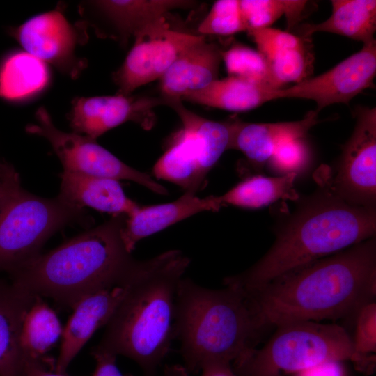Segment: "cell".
<instances>
[{
  "instance_id": "6da1fadb",
  "label": "cell",
  "mask_w": 376,
  "mask_h": 376,
  "mask_svg": "<svg viewBox=\"0 0 376 376\" xmlns=\"http://www.w3.org/2000/svg\"><path fill=\"white\" fill-rule=\"evenodd\" d=\"M242 293L258 336L287 323L357 315L376 294L375 237Z\"/></svg>"
},
{
  "instance_id": "7a4b0ae2",
  "label": "cell",
  "mask_w": 376,
  "mask_h": 376,
  "mask_svg": "<svg viewBox=\"0 0 376 376\" xmlns=\"http://www.w3.org/2000/svg\"><path fill=\"white\" fill-rule=\"evenodd\" d=\"M275 232L269 250L253 265L226 277L224 285L249 293L319 259L375 237L376 207L351 204L331 189L329 178Z\"/></svg>"
},
{
  "instance_id": "3957f363",
  "label": "cell",
  "mask_w": 376,
  "mask_h": 376,
  "mask_svg": "<svg viewBox=\"0 0 376 376\" xmlns=\"http://www.w3.org/2000/svg\"><path fill=\"white\" fill-rule=\"evenodd\" d=\"M125 214L36 256L9 273L10 282L33 296L48 297L70 308L84 297L134 276L145 260L125 248L122 229Z\"/></svg>"
},
{
  "instance_id": "277c9868",
  "label": "cell",
  "mask_w": 376,
  "mask_h": 376,
  "mask_svg": "<svg viewBox=\"0 0 376 376\" xmlns=\"http://www.w3.org/2000/svg\"><path fill=\"white\" fill-rule=\"evenodd\" d=\"M190 263L179 250H169L147 260L93 350L135 361L145 376H154L174 338L178 284Z\"/></svg>"
},
{
  "instance_id": "5b68a950",
  "label": "cell",
  "mask_w": 376,
  "mask_h": 376,
  "mask_svg": "<svg viewBox=\"0 0 376 376\" xmlns=\"http://www.w3.org/2000/svg\"><path fill=\"white\" fill-rule=\"evenodd\" d=\"M173 333L189 373L209 364H230L255 348L258 338L241 290L210 289L184 277L176 290Z\"/></svg>"
},
{
  "instance_id": "8992f818",
  "label": "cell",
  "mask_w": 376,
  "mask_h": 376,
  "mask_svg": "<svg viewBox=\"0 0 376 376\" xmlns=\"http://www.w3.org/2000/svg\"><path fill=\"white\" fill-rule=\"evenodd\" d=\"M260 349L233 361L241 376H285L329 361L356 359L352 338L343 327L315 321L284 324Z\"/></svg>"
},
{
  "instance_id": "52a82bcc",
  "label": "cell",
  "mask_w": 376,
  "mask_h": 376,
  "mask_svg": "<svg viewBox=\"0 0 376 376\" xmlns=\"http://www.w3.org/2000/svg\"><path fill=\"white\" fill-rule=\"evenodd\" d=\"M83 209L58 196L41 198L22 187L0 205V272L8 273L40 253L57 230L81 221Z\"/></svg>"
},
{
  "instance_id": "ba28073f",
  "label": "cell",
  "mask_w": 376,
  "mask_h": 376,
  "mask_svg": "<svg viewBox=\"0 0 376 376\" xmlns=\"http://www.w3.org/2000/svg\"><path fill=\"white\" fill-rule=\"evenodd\" d=\"M165 104L176 112L182 126L170 137L165 152L154 165L153 174L196 194L228 150L229 128L226 121L211 120L191 111L180 100Z\"/></svg>"
},
{
  "instance_id": "9c48e42d",
  "label": "cell",
  "mask_w": 376,
  "mask_h": 376,
  "mask_svg": "<svg viewBox=\"0 0 376 376\" xmlns=\"http://www.w3.org/2000/svg\"><path fill=\"white\" fill-rule=\"evenodd\" d=\"M36 118L37 123L27 125L26 132L42 136L49 142L63 171L117 180H130L155 193L168 194L165 187L156 182L150 174L123 163L99 145L96 140L58 129L45 107H41L37 110Z\"/></svg>"
},
{
  "instance_id": "30bf717a",
  "label": "cell",
  "mask_w": 376,
  "mask_h": 376,
  "mask_svg": "<svg viewBox=\"0 0 376 376\" xmlns=\"http://www.w3.org/2000/svg\"><path fill=\"white\" fill-rule=\"evenodd\" d=\"M134 37L133 47L113 75L119 95H130L137 88L159 79L184 51L204 38L171 29L165 17Z\"/></svg>"
},
{
  "instance_id": "8fae6325",
  "label": "cell",
  "mask_w": 376,
  "mask_h": 376,
  "mask_svg": "<svg viewBox=\"0 0 376 376\" xmlns=\"http://www.w3.org/2000/svg\"><path fill=\"white\" fill-rule=\"evenodd\" d=\"M356 123L345 143L338 170L329 182L334 191L345 201L359 206L376 204V109H355Z\"/></svg>"
},
{
  "instance_id": "7c38bea8",
  "label": "cell",
  "mask_w": 376,
  "mask_h": 376,
  "mask_svg": "<svg viewBox=\"0 0 376 376\" xmlns=\"http://www.w3.org/2000/svg\"><path fill=\"white\" fill-rule=\"evenodd\" d=\"M376 74L375 40L363 45L359 52L327 72L308 78L292 86L275 90L272 100L299 98L315 102V111L333 104H348L358 94L373 86Z\"/></svg>"
},
{
  "instance_id": "4fadbf2b",
  "label": "cell",
  "mask_w": 376,
  "mask_h": 376,
  "mask_svg": "<svg viewBox=\"0 0 376 376\" xmlns=\"http://www.w3.org/2000/svg\"><path fill=\"white\" fill-rule=\"evenodd\" d=\"M78 26L56 9L30 18L14 30V36L25 52L75 79L86 65L75 54L83 38Z\"/></svg>"
},
{
  "instance_id": "5bb4252c",
  "label": "cell",
  "mask_w": 376,
  "mask_h": 376,
  "mask_svg": "<svg viewBox=\"0 0 376 376\" xmlns=\"http://www.w3.org/2000/svg\"><path fill=\"white\" fill-rule=\"evenodd\" d=\"M164 104L162 98L109 95L77 97L72 102L70 124L74 132L96 140L125 122L148 130L154 124L152 109Z\"/></svg>"
},
{
  "instance_id": "9a60e30c",
  "label": "cell",
  "mask_w": 376,
  "mask_h": 376,
  "mask_svg": "<svg viewBox=\"0 0 376 376\" xmlns=\"http://www.w3.org/2000/svg\"><path fill=\"white\" fill-rule=\"evenodd\" d=\"M104 288L79 299L72 308V313L63 329L61 343L55 371L65 373L68 366L93 334L105 326L124 297L134 279Z\"/></svg>"
},
{
  "instance_id": "2e32d148",
  "label": "cell",
  "mask_w": 376,
  "mask_h": 376,
  "mask_svg": "<svg viewBox=\"0 0 376 376\" xmlns=\"http://www.w3.org/2000/svg\"><path fill=\"white\" fill-rule=\"evenodd\" d=\"M318 112L310 111L299 120L253 123L239 119L226 121L230 132L228 149L241 151L249 164L260 169L281 143L300 139L319 123Z\"/></svg>"
},
{
  "instance_id": "e0dca14e",
  "label": "cell",
  "mask_w": 376,
  "mask_h": 376,
  "mask_svg": "<svg viewBox=\"0 0 376 376\" xmlns=\"http://www.w3.org/2000/svg\"><path fill=\"white\" fill-rule=\"evenodd\" d=\"M221 53L216 44L206 42L205 38L184 51L159 79L164 104L218 79Z\"/></svg>"
},
{
  "instance_id": "ac0fdd59",
  "label": "cell",
  "mask_w": 376,
  "mask_h": 376,
  "mask_svg": "<svg viewBox=\"0 0 376 376\" xmlns=\"http://www.w3.org/2000/svg\"><path fill=\"white\" fill-rule=\"evenodd\" d=\"M221 208L217 196L200 198L190 192L170 203L139 205L126 215L122 239L127 251L132 253L141 240L198 212H217Z\"/></svg>"
},
{
  "instance_id": "d6986e66",
  "label": "cell",
  "mask_w": 376,
  "mask_h": 376,
  "mask_svg": "<svg viewBox=\"0 0 376 376\" xmlns=\"http://www.w3.org/2000/svg\"><path fill=\"white\" fill-rule=\"evenodd\" d=\"M61 176L58 196L73 206L89 207L113 216L128 215L139 206L125 195L119 180L67 171Z\"/></svg>"
},
{
  "instance_id": "ffe728a7",
  "label": "cell",
  "mask_w": 376,
  "mask_h": 376,
  "mask_svg": "<svg viewBox=\"0 0 376 376\" xmlns=\"http://www.w3.org/2000/svg\"><path fill=\"white\" fill-rule=\"evenodd\" d=\"M35 297L0 279V376H24L21 328Z\"/></svg>"
},
{
  "instance_id": "44dd1931",
  "label": "cell",
  "mask_w": 376,
  "mask_h": 376,
  "mask_svg": "<svg viewBox=\"0 0 376 376\" xmlns=\"http://www.w3.org/2000/svg\"><path fill=\"white\" fill-rule=\"evenodd\" d=\"M275 90L264 84L228 76L185 94L180 100L226 111H246L272 100Z\"/></svg>"
},
{
  "instance_id": "7402d4cb",
  "label": "cell",
  "mask_w": 376,
  "mask_h": 376,
  "mask_svg": "<svg viewBox=\"0 0 376 376\" xmlns=\"http://www.w3.org/2000/svg\"><path fill=\"white\" fill-rule=\"evenodd\" d=\"M331 16L319 24L301 27L302 36L311 38L317 32L343 36L363 45L375 40L376 30L375 0H332Z\"/></svg>"
},
{
  "instance_id": "603a6c76",
  "label": "cell",
  "mask_w": 376,
  "mask_h": 376,
  "mask_svg": "<svg viewBox=\"0 0 376 376\" xmlns=\"http://www.w3.org/2000/svg\"><path fill=\"white\" fill-rule=\"evenodd\" d=\"M194 3L184 0H109L95 1V5L123 37L128 38L164 18L171 10L187 8Z\"/></svg>"
},
{
  "instance_id": "cb8c5ba5",
  "label": "cell",
  "mask_w": 376,
  "mask_h": 376,
  "mask_svg": "<svg viewBox=\"0 0 376 376\" xmlns=\"http://www.w3.org/2000/svg\"><path fill=\"white\" fill-rule=\"evenodd\" d=\"M297 173L276 177L256 175L239 182L221 196H217L221 207L233 205L249 209L267 206L280 199L295 201Z\"/></svg>"
},
{
  "instance_id": "d4e9b609",
  "label": "cell",
  "mask_w": 376,
  "mask_h": 376,
  "mask_svg": "<svg viewBox=\"0 0 376 376\" xmlns=\"http://www.w3.org/2000/svg\"><path fill=\"white\" fill-rule=\"evenodd\" d=\"M63 329L55 311L36 296L22 324L20 345L24 360L54 361L46 354L61 338Z\"/></svg>"
},
{
  "instance_id": "484cf974",
  "label": "cell",
  "mask_w": 376,
  "mask_h": 376,
  "mask_svg": "<svg viewBox=\"0 0 376 376\" xmlns=\"http://www.w3.org/2000/svg\"><path fill=\"white\" fill-rule=\"evenodd\" d=\"M46 64L26 52L11 54L0 69V97L19 100L40 91L47 84Z\"/></svg>"
},
{
  "instance_id": "4316f807",
  "label": "cell",
  "mask_w": 376,
  "mask_h": 376,
  "mask_svg": "<svg viewBox=\"0 0 376 376\" xmlns=\"http://www.w3.org/2000/svg\"><path fill=\"white\" fill-rule=\"evenodd\" d=\"M311 49L310 38L301 45L283 49L267 58L272 82L276 88L309 78L313 61Z\"/></svg>"
},
{
  "instance_id": "83f0119b",
  "label": "cell",
  "mask_w": 376,
  "mask_h": 376,
  "mask_svg": "<svg viewBox=\"0 0 376 376\" xmlns=\"http://www.w3.org/2000/svg\"><path fill=\"white\" fill-rule=\"evenodd\" d=\"M228 76L264 84L276 88L272 82L268 61L258 50L240 43H235L226 50H221Z\"/></svg>"
},
{
  "instance_id": "f1b7e54d",
  "label": "cell",
  "mask_w": 376,
  "mask_h": 376,
  "mask_svg": "<svg viewBox=\"0 0 376 376\" xmlns=\"http://www.w3.org/2000/svg\"><path fill=\"white\" fill-rule=\"evenodd\" d=\"M355 337L353 340L356 360L355 368L368 375L375 368L376 304L375 301L363 306L357 314Z\"/></svg>"
},
{
  "instance_id": "f546056e",
  "label": "cell",
  "mask_w": 376,
  "mask_h": 376,
  "mask_svg": "<svg viewBox=\"0 0 376 376\" xmlns=\"http://www.w3.org/2000/svg\"><path fill=\"white\" fill-rule=\"evenodd\" d=\"M198 31L206 35L230 36L246 31L238 0H219L201 22Z\"/></svg>"
},
{
  "instance_id": "4dcf8cb0",
  "label": "cell",
  "mask_w": 376,
  "mask_h": 376,
  "mask_svg": "<svg viewBox=\"0 0 376 376\" xmlns=\"http://www.w3.org/2000/svg\"><path fill=\"white\" fill-rule=\"evenodd\" d=\"M242 17L248 32L270 27L285 14V0L240 1Z\"/></svg>"
},
{
  "instance_id": "1f68e13d",
  "label": "cell",
  "mask_w": 376,
  "mask_h": 376,
  "mask_svg": "<svg viewBox=\"0 0 376 376\" xmlns=\"http://www.w3.org/2000/svg\"><path fill=\"white\" fill-rule=\"evenodd\" d=\"M308 157V148L300 138L279 144L267 162L274 171L283 175L297 173L306 165Z\"/></svg>"
},
{
  "instance_id": "d6a6232c",
  "label": "cell",
  "mask_w": 376,
  "mask_h": 376,
  "mask_svg": "<svg viewBox=\"0 0 376 376\" xmlns=\"http://www.w3.org/2000/svg\"><path fill=\"white\" fill-rule=\"evenodd\" d=\"M249 33L256 42L258 50L266 58L283 49L301 45L310 39L271 27L252 31Z\"/></svg>"
},
{
  "instance_id": "836d02e7",
  "label": "cell",
  "mask_w": 376,
  "mask_h": 376,
  "mask_svg": "<svg viewBox=\"0 0 376 376\" xmlns=\"http://www.w3.org/2000/svg\"><path fill=\"white\" fill-rule=\"evenodd\" d=\"M91 354L96 363L95 369L91 376H133L124 375L118 368L116 356L101 351L92 350Z\"/></svg>"
},
{
  "instance_id": "e575fe53",
  "label": "cell",
  "mask_w": 376,
  "mask_h": 376,
  "mask_svg": "<svg viewBox=\"0 0 376 376\" xmlns=\"http://www.w3.org/2000/svg\"><path fill=\"white\" fill-rule=\"evenodd\" d=\"M340 361H329L301 370L291 376H346L344 366Z\"/></svg>"
},
{
  "instance_id": "d590c367",
  "label": "cell",
  "mask_w": 376,
  "mask_h": 376,
  "mask_svg": "<svg viewBox=\"0 0 376 376\" xmlns=\"http://www.w3.org/2000/svg\"><path fill=\"white\" fill-rule=\"evenodd\" d=\"M20 187L18 173L11 166L6 164L0 175V205Z\"/></svg>"
},
{
  "instance_id": "8d00e7d4",
  "label": "cell",
  "mask_w": 376,
  "mask_h": 376,
  "mask_svg": "<svg viewBox=\"0 0 376 376\" xmlns=\"http://www.w3.org/2000/svg\"><path fill=\"white\" fill-rule=\"evenodd\" d=\"M24 376H68L55 371V362L25 360Z\"/></svg>"
},
{
  "instance_id": "74e56055",
  "label": "cell",
  "mask_w": 376,
  "mask_h": 376,
  "mask_svg": "<svg viewBox=\"0 0 376 376\" xmlns=\"http://www.w3.org/2000/svg\"><path fill=\"white\" fill-rule=\"evenodd\" d=\"M308 1L285 0V14L288 28L295 26L302 19Z\"/></svg>"
},
{
  "instance_id": "f35d334b",
  "label": "cell",
  "mask_w": 376,
  "mask_h": 376,
  "mask_svg": "<svg viewBox=\"0 0 376 376\" xmlns=\"http://www.w3.org/2000/svg\"><path fill=\"white\" fill-rule=\"evenodd\" d=\"M201 376H241L234 372L229 363H212L201 369Z\"/></svg>"
},
{
  "instance_id": "ab89813d",
  "label": "cell",
  "mask_w": 376,
  "mask_h": 376,
  "mask_svg": "<svg viewBox=\"0 0 376 376\" xmlns=\"http://www.w3.org/2000/svg\"><path fill=\"white\" fill-rule=\"evenodd\" d=\"M189 373L184 366L179 364L167 365L161 376H188Z\"/></svg>"
},
{
  "instance_id": "60d3db41",
  "label": "cell",
  "mask_w": 376,
  "mask_h": 376,
  "mask_svg": "<svg viewBox=\"0 0 376 376\" xmlns=\"http://www.w3.org/2000/svg\"><path fill=\"white\" fill-rule=\"evenodd\" d=\"M3 166H4V164L3 163H0V175H1V171L3 169Z\"/></svg>"
}]
</instances>
